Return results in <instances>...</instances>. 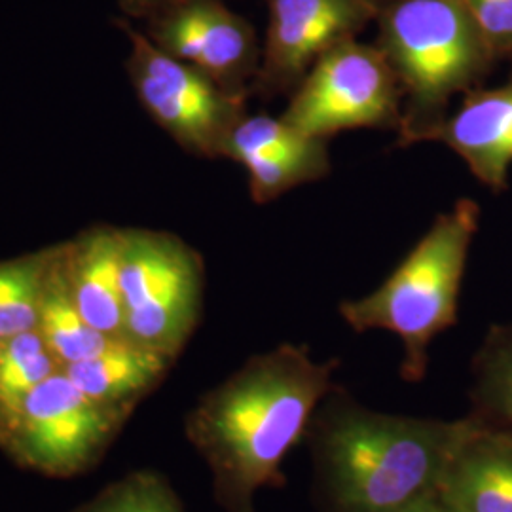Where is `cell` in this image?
<instances>
[{"mask_svg":"<svg viewBox=\"0 0 512 512\" xmlns=\"http://www.w3.org/2000/svg\"><path fill=\"white\" fill-rule=\"evenodd\" d=\"M338 361H315L308 346L281 344L251 357L203 397L188 420L228 512H255L256 492L283 484L281 465L306 437L332 389Z\"/></svg>","mask_w":512,"mask_h":512,"instance_id":"obj_1","label":"cell"},{"mask_svg":"<svg viewBox=\"0 0 512 512\" xmlns=\"http://www.w3.org/2000/svg\"><path fill=\"white\" fill-rule=\"evenodd\" d=\"M385 414L332 385L306 431L321 512H403L437 492L473 425Z\"/></svg>","mask_w":512,"mask_h":512,"instance_id":"obj_2","label":"cell"},{"mask_svg":"<svg viewBox=\"0 0 512 512\" xmlns=\"http://www.w3.org/2000/svg\"><path fill=\"white\" fill-rule=\"evenodd\" d=\"M374 44L403 86L399 147L427 143L454 95L484 84L499 63L459 0H385Z\"/></svg>","mask_w":512,"mask_h":512,"instance_id":"obj_3","label":"cell"},{"mask_svg":"<svg viewBox=\"0 0 512 512\" xmlns=\"http://www.w3.org/2000/svg\"><path fill=\"white\" fill-rule=\"evenodd\" d=\"M478 224V203L458 200L374 293L340 304L351 329L387 330L403 340L401 374L408 382L423 380L431 342L458 323L461 281Z\"/></svg>","mask_w":512,"mask_h":512,"instance_id":"obj_4","label":"cell"},{"mask_svg":"<svg viewBox=\"0 0 512 512\" xmlns=\"http://www.w3.org/2000/svg\"><path fill=\"white\" fill-rule=\"evenodd\" d=\"M203 258L183 238L122 228V298L126 338L171 361L202 315Z\"/></svg>","mask_w":512,"mask_h":512,"instance_id":"obj_5","label":"cell"},{"mask_svg":"<svg viewBox=\"0 0 512 512\" xmlns=\"http://www.w3.org/2000/svg\"><path fill=\"white\" fill-rule=\"evenodd\" d=\"M403 103V86L382 50L353 38L311 67L281 118L308 137L329 141L351 129L397 131Z\"/></svg>","mask_w":512,"mask_h":512,"instance_id":"obj_6","label":"cell"},{"mask_svg":"<svg viewBox=\"0 0 512 512\" xmlns=\"http://www.w3.org/2000/svg\"><path fill=\"white\" fill-rule=\"evenodd\" d=\"M126 61L135 95L148 116L192 156L219 160L239 120L247 114V97L226 92L211 76L165 54L145 33L126 23Z\"/></svg>","mask_w":512,"mask_h":512,"instance_id":"obj_7","label":"cell"},{"mask_svg":"<svg viewBox=\"0 0 512 512\" xmlns=\"http://www.w3.org/2000/svg\"><path fill=\"white\" fill-rule=\"evenodd\" d=\"M385 0H268V27L251 95H291L311 67L342 42L359 37Z\"/></svg>","mask_w":512,"mask_h":512,"instance_id":"obj_8","label":"cell"},{"mask_svg":"<svg viewBox=\"0 0 512 512\" xmlns=\"http://www.w3.org/2000/svg\"><path fill=\"white\" fill-rule=\"evenodd\" d=\"M145 25L162 52L200 69L226 92L251 97L262 46L255 27L222 0H183Z\"/></svg>","mask_w":512,"mask_h":512,"instance_id":"obj_9","label":"cell"},{"mask_svg":"<svg viewBox=\"0 0 512 512\" xmlns=\"http://www.w3.org/2000/svg\"><path fill=\"white\" fill-rule=\"evenodd\" d=\"M107 404L84 395L59 368L21 404L12 427L19 454L50 473L84 465L112 427Z\"/></svg>","mask_w":512,"mask_h":512,"instance_id":"obj_10","label":"cell"},{"mask_svg":"<svg viewBox=\"0 0 512 512\" xmlns=\"http://www.w3.org/2000/svg\"><path fill=\"white\" fill-rule=\"evenodd\" d=\"M327 143V139L296 131L281 116L247 112L232 129L222 158L245 167L253 200L266 205L300 184L329 175Z\"/></svg>","mask_w":512,"mask_h":512,"instance_id":"obj_11","label":"cell"},{"mask_svg":"<svg viewBox=\"0 0 512 512\" xmlns=\"http://www.w3.org/2000/svg\"><path fill=\"white\" fill-rule=\"evenodd\" d=\"M427 143L454 150L480 183L505 192L512 165V71L497 88L478 86L465 93L461 107L429 135Z\"/></svg>","mask_w":512,"mask_h":512,"instance_id":"obj_12","label":"cell"},{"mask_svg":"<svg viewBox=\"0 0 512 512\" xmlns=\"http://www.w3.org/2000/svg\"><path fill=\"white\" fill-rule=\"evenodd\" d=\"M473 418L437 492L456 512H512V431Z\"/></svg>","mask_w":512,"mask_h":512,"instance_id":"obj_13","label":"cell"},{"mask_svg":"<svg viewBox=\"0 0 512 512\" xmlns=\"http://www.w3.org/2000/svg\"><path fill=\"white\" fill-rule=\"evenodd\" d=\"M65 272L74 304L93 329L126 338L122 298V228L93 226L65 243Z\"/></svg>","mask_w":512,"mask_h":512,"instance_id":"obj_14","label":"cell"},{"mask_svg":"<svg viewBox=\"0 0 512 512\" xmlns=\"http://www.w3.org/2000/svg\"><path fill=\"white\" fill-rule=\"evenodd\" d=\"M169 361L158 351L120 340L92 359L61 366V370L92 401L114 406L148 391L164 376Z\"/></svg>","mask_w":512,"mask_h":512,"instance_id":"obj_15","label":"cell"},{"mask_svg":"<svg viewBox=\"0 0 512 512\" xmlns=\"http://www.w3.org/2000/svg\"><path fill=\"white\" fill-rule=\"evenodd\" d=\"M65 243L57 247L40 298L38 332L59 366L71 365L112 348L122 338H112L82 317L74 304L65 272Z\"/></svg>","mask_w":512,"mask_h":512,"instance_id":"obj_16","label":"cell"},{"mask_svg":"<svg viewBox=\"0 0 512 512\" xmlns=\"http://www.w3.org/2000/svg\"><path fill=\"white\" fill-rule=\"evenodd\" d=\"M57 247L0 262V342L37 329L40 298Z\"/></svg>","mask_w":512,"mask_h":512,"instance_id":"obj_17","label":"cell"},{"mask_svg":"<svg viewBox=\"0 0 512 512\" xmlns=\"http://www.w3.org/2000/svg\"><path fill=\"white\" fill-rule=\"evenodd\" d=\"M59 368L38 329L0 342V418L12 425L25 399Z\"/></svg>","mask_w":512,"mask_h":512,"instance_id":"obj_18","label":"cell"},{"mask_svg":"<svg viewBox=\"0 0 512 512\" xmlns=\"http://www.w3.org/2000/svg\"><path fill=\"white\" fill-rule=\"evenodd\" d=\"M475 414L512 431V323L486 334L473 363Z\"/></svg>","mask_w":512,"mask_h":512,"instance_id":"obj_19","label":"cell"},{"mask_svg":"<svg viewBox=\"0 0 512 512\" xmlns=\"http://www.w3.org/2000/svg\"><path fill=\"white\" fill-rule=\"evenodd\" d=\"M93 512H181V507L162 480L137 476L110 494Z\"/></svg>","mask_w":512,"mask_h":512,"instance_id":"obj_20","label":"cell"},{"mask_svg":"<svg viewBox=\"0 0 512 512\" xmlns=\"http://www.w3.org/2000/svg\"><path fill=\"white\" fill-rule=\"evenodd\" d=\"M497 61H512V0H459Z\"/></svg>","mask_w":512,"mask_h":512,"instance_id":"obj_21","label":"cell"},{"mask_svg":"<svg viewBox=\"0 0 512 512\" xmlns=\"http://www.w3.org/2000/svg\"><path fill=\"white\" fill-rule=\"evenodd\" d=\"M179 2L183 0H118L122 12H126L129 18L143 19V21L162 14L167 8Z\"/></svg>","mask_w":512,"mask_h":512,"instance_id":"obj_22","label":"cell"},{"mask_svg":"<svg viewBox=\"0 0 512 512\" xmlns=\"http://www.w3.org/2000/svg\"><path fill=\"white\" fill-rule=\"evenodd\" d=\"M403 512H456L444 499L439 492L425 495L421 497L420 501H416L414 505H410L406 511Z\"/></svg>","mask_w":512,"mask_h":512,"instance_id":"obj_23","label":"cell"}]
</instances>
